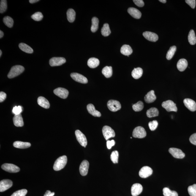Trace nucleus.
<instances>
[{
    "label": "nucleus",
    "instance_id": "3",
    "mask_svg": "<svg viewBox=\"0 0 196 196\" xmlns=\"http://www.w3.org/2000/svg\"><path fill=\"white\" fill-rule=\"evenodd\" d=\"M162 107L165 108L167 112H177L178 110L176 104L172 100H169L162 102Z\"/></svg>",
    "mask_w": 196,
    "mask_h": 196
},
{
    "label": "nucleus",
    "instance_id": "26",
    "mask_svg": "<svg viewBox=\"0 0 196 196\" xmlns=\"http://www.w3.org/2000/svg\"><path fill=\"white\" fill-rule=\"evenodd\" d=\"M121 53L122 54L129 57L133 53V50L130 46L128 45H124L121 47Z\"/></svg>",
    "mask_w": 196,
    "mask_h": 196
},
{
    "label": "nucleus",
    "instance_id": "28",
    "mask_svg": "<svg viewBox=\"0 0 196 196\" xmlns=\"http://www.w3.org/2000/svg\"><path fill=\"white\" fill-rule=\"evenodd\" d=\"M143 70L141 68H134L132 72V77L135 79L140 78L143 75Z\"/></svg>",
    "mask_w": 196,
    "mask_h": 196
},
{
    "label": "nucleus",
    "instance_id": "52",
    "mask_svg": "<svg viewBox=\"0 0 196 196\" xmlns=\"http://www.w3.org/2000/svg\"><path fill=\"white\" fill-rule=\"evenodd\" d=\"M51 192L50 190H47V192H46L45 193L44 196H49L50 195V194H51Z\"/></svg>",
    "mask_w": 196,
    "mask_h": 196
},
{
    "label": "nucleus",
    "instance_id": "39",
    "mask_svg": "<svg viewBox=\"0 0 196 196\" xmlns=\"http://www.w3.org/2000/svg\"><path fill=\"white\" fill-rule=\"evenodd\" d=\"M133 109L135 112H140L143 110L144 107L143 102L141 101H139L137 103L133 105Z\"/></svg>",
    "mask_w": 196,
    "mask_h": 196
},
{
    "label": "nucleus",
    "instance_id": "16",
    "mask_svg": "<svg viewBox=\"0 0 196 196\" xmlns=\"http://www.w3.org/2000/svg\"><path fill=\"white\" fill-rule=\"evenodd\" d=\"M183 103L185 107L190 110L194 112L196 110V103L195 101L190 99H186L183 100Z\"/></svg>",
    "mask_w": 196,
    "mask_h": 196
},
{
    "label": "nucleus",
    "instance_id": "1",
    "mask_svg": "<svg viewBox=\"0 0 196 196\" xmlns=\"http://www.w3.org/2000/svg\"><path fill=\"white\" fill-rule=\"evenodd\" d=\"M67 156H61L56 159L54 164L53 169L58 171L62 169L65 166L67 163Z\"/></svg>",
    "mask_w": 196,
    "mask_h": 196
},
{
    "label": "nucleus",
    "instance_id": "20",
    "mask_svg": "<svg viewBox=\"0 0 196 196\" xmlns=\"http://www.w3.org/2000/svg\"><path fill=\"white\" fill-rule=\"evenodd\" d=\"M156 96L154 94V91L151 90L144 97L145 102L147 103H151L156 100Z\"/></svg>",
    "mask_w": 196,
    "mask_h": 196
},
{
    "label": "nucleus",
    "instance_id": "37",
    "mask_svg": "<svg viewBox=\"0 0 196 196\" xmlns=\"http://www.w3.org/2000/svg\"><path fill=\"white\" fill-rule=\"evenodd\" d=\"M177 47L175 46H173L170 47L169 50L167 52L166 57L168 60H170L173 57L175 51H176Z\"/></svg>",
    "mask_w": 196,
    "mask_h": 196
},
{
    "label": "nucleus",
    "instance_id": "24",
    "mask_svg": "<svg viewBox=\"0 0 196 196\" xmlns=\"http://www.w3.org/2000/svg\"><path fill=\"white\" fill-rule=\"evenodd\" d=\"M13 146L16 148L24 149L29 148L31 146V144L30 143L27 142L17 141L14 142Z\"/></svg>",
    "mask_w": 196,
    "mask_h": 196
},
{
    "label": "nucleus",
    "instance_id": "9",
    "mask_svg": "<svg viewBox=\"0 0 196 196\" xmlns=\"http://www.w3.org/2000/svg\"><path fill=\"white\" fill-rule=\"evenodd\" d=\"M169 152L176 159H182L184 157L185 155L181 149L176 148H170L169 150Z\"/></svg>",
    "mask_w": 196,
    "mask_h": 196
},
{
    "label": "nucleus",
    "instance_id": "14",
    "mask_svg": "<svg viewBox=\"0 0 196 196\" xmlns=\"http://www.w3.org/2000/svg\"><path fill=\"white\" fill-rule=\"evenodd\" d=\"M12 181L9 179H4L0 182V192H4L12 187Z\"/></svg>",
    "mask_w": 196,
    "mask_h": 196
},
{
    "label": "nucleus",
    "instance_id": "19",
    "mask_svg": "<svg viewBox=\"0 0 196 196\" xmlns=\"http://www.w3.org/2000/svg\"><path fill=\"white\" fill-rule=\"evenodd\" d=\"M128 12L131 16L133 18L139 19L141 17L142 14L141 12L137 9L134 8L133 7L129 8L128 9Z\"/></svg>",
    "mask_w": 196,
    "mask_h": 196
},
{
    "label": "nucleus",
    "instance_id": "55",
    "mask_svg": "<svg viewBox=\"0 0 196 196\" xmlns=\"http://www.w3.org/2000/svg\"><path fill=\"white\" fill-rule=\"evenodd\" d=\"M159 1L162 3H164V4L166 2V0H159Z\"/></svg>",
    "mask_w": 196,
    "mask_h": 196
},
{
    "label": "nucleus",
    "instance_id": "18",
    "mask_svg": "<svg viewBox=\"0 0 196 196\" xmlns=\"http://www.w3.org/2000/svg\"><path fill=\"white\" fill-rule=\"evenodd\" d=\"M143 35L147 40L152 42H156L159 39L157 35L151 32H145L143 33Z\"/></svg>",
    "mask_w": 196,
    "mask_h": 196
},
{
    "label": "nucleus",
    "instance_id": "57",
    "mask_svg": "<svg viewBox=\"0 0 196 196\" xmlns=\"http://www.w3.org/2000/svg\"><path fill=\"white\" fill-rule=\"evenodd\" d=\"M1 54H2V52H1V50H0V57L1 56Z\"/></svg>",
    "mask_w": 196,
    "mask_h": 196
},
{
    "label": "nucleus",
    "instance_id": "21",
    "mask_svg": "<svg viewBox=\"0 0 196 196\" xmlns=\"http://www.w3.org/2000/svg\"><path fill=\"white\" fill-rule=\"evenodd\" d=\"M187 60L184 58L180 59L177 64V68L181 72H183L185 70L187 67Z\"/></svg>",
    "mask_w": 196,
    "mask_h": 196
},
{
    "label": "nucleus",
    "instance_id": "44",
    "mask_svg": "<svg viewBox=\"0 0 196 196\" xmlns=\"http://www.w3.org/2000/svg\"><path fill=\"white\" fill-rule=\"evenodd\" d=\"M27 193V190L26 189L20 190L14 193L11 196H26Z\"/></svg>",
    "mask_w": 196,
    "mask_h": 196
},
{
    "label": "nucleus",
    "instance_id": "23",
    "mask_svg": "<svg viewBox=\"0 0 196 196\" xmlns=\"http://www.w3.org/2000/svg\"><path fill=\"white\" fill-rule=\"evenodd\" d=\"M14 125L17 127H22L24 125L22 117L21 114L18 115H15L13 118Z\"/></svg>",
    "mask_w": 196,
    "mask_h": 196
},
{
    "label": "nucleus",
    "instance_id": "27",
    "mask_svg": "<svg viewBox=\"0 0 196 196\" xmlns=\"http://www.w3.org/2000/svg\"><path fill=\"white\" fill-rule=\"evenodd\" d=\"M88 65L91 68H94L99 66V61L97 58H90L88 61Z\"/></svg>",
    "mask_w": 196,
    "mask_h": 196
},
{
    "label": "nucleus",
    "instance_id": "42",
    "mask_svg": "<svg viewBox=\"0 0 196 196\" xmlns=\"http://www.w3.org/2000/svg\"><path fill=\"white\" fill-rule=\"evenodd\" d=\"M7 1L6 0H1L0 4V13H3L7 9Z\"/></svg>",
    "mask_w": 196,
    "mask_h": 196
},
{
    "label": "nucleus",
    "instance_id": "50",
    "mask_svg": "<svg viewBox=\"0 0 196 196\" xmlns=\"http://www.w3.org/2000/svg\"><path fill=\"white\" fill-rule=\"evenodd\" d=\"M115 144V141L114 140L111 141H107V148L109 149H111L112 147L114 146Z\"/></svg>",
    "mask_w": 196,
    "mask_h": 196
},
{
    "label": "nucleus",
    "instance_id": "29",
    "mask_svg": "<svg viewBox=\"0 0 196 196\" xmlns=\"http://www.w3.org/2000/svg\"><path fill=\"white\" fill-rule=\"evenodd\" d=\"M67 18L69 22L72 23L75 21L76 12L74 9H68L67 12Z\"/></svg>",
    "mask_w": 196,
    "mask_h": 196
},
{
    "label": "nucleus",
    "instance_id": "47",
    "mask_svg": "<svg viewBox=\"0 0 196 196\" xmlns=\"http://www.w3.org/2000/svg\"><path fill=\"white\" fill-rule=\"evenodd\" d=\"M186 2L190 6L192 9H194L195 7L196 1L195 0H186Z\"/></svg>",
    "mask_w": 196,
    "mask_h": 196
},
{
    "label": "nucleus",
    "instance_id": "49",
    "mask_svg": "<svg viewBox=\"0 0 196 196\" xmlns=\"http://www.w3.org/2000/svg\"><path fill=\"white\" fill-rule=\"evenodd\" d=\"M189 140L191 143L196 146V133H194L191 136Z\"/></svg>",
    "mask_w": 196,
    "mask_h": 196
},
{
    "label": "nucleus",
    "instance_id": "43",
    "mask_svg": "<svg viewBox=\"0 0 196 196\" xmlns=\"http://www.w3.org/2000/svg\"><path fill=\"white\" fill-rule=\"evenodd\" d=\"M188 191L190 196H196V184L189 186L188 188Z\"/></svg>",
    "mask_w": 196,
    "mask_h": 196
},
{
    "label": "nucleus",
    "instance_id": "46",
    "mask_svg": "<svg viewBox=\"0 0 196 196\" xmlns=\"http://www.w3.org/2000/svg\"><path fill=\"white\" fill-rule=\"evenodd\" d=\"M22 111V107L20 106H19L18 107L15 106L14 107L13 110H12V112L15 115L20 114Z\"/></svg>",
    "mask_w": 196,
    "mask_h": 196
},
{
    "label": "nucleus",
    "instance_id": "12",
    "mask_svg": "<svg viewBox=\"0 0 196 196\" xmlns=\"http://www.w3.org/2000/svg\"><path fill=\"white\" fill-rule=\"evenodd\" d=\"M71 76L73 79L76 81L79 82L82 84H86L88 83V80L86 77H85L81 74L77 73H73L71 74Z\"/></svg>",
    "mask_w": 196,
    "mask_h": 196
},
{
    "label": "nucleus",
    "instance_id": "51",
    "mask_svg": "<svg viewBox=\"0 0 196 196\" xmlns=\"http://www.w3.org/2000/svg\"><path fill=\"white\" fill-rule=\"evenodd\" d=\"M6 94L3 92H0V102H4V101L6 99Z\"/></svg>",
    "mask_w": 196,
    "mask_h": 196
},
{
    "label": "nucleus",
    "instance_id": "4",
    "mask_svg": "<svg viewBox=\"0 0 196 196\" xmlns=\"http://www.w3.org/2000/svg\"><path fill=\"white\" fill-rule=\"evenodd\" d=\"M146 135V132L145 129L141 126H138L134 129L133 132V136L134 138H143Z\"/></svg>",
    "mask_w": 196,
    "mask_h": 196
},
{
    "label": "nucleus",
    "instance_id": "8",
    "mask_svg": "<svg viewBox=\"0 0 196 196\" xmlns=\"http://www.w3.org/2000/svg\"><path fill=\"white\" fill-rule=\"evenodd\" d=\"M1 169L9 173H16L20 171V168L17 166L11 164H4L1 166Z\"/></svg>",
    "mask_w": 196,
    "mask_h": 196
},
{
    "label": "nucleus",
    "instance_id": "10",
    "mask_svg": "<svg viewBox=\"0 0 196 196\" xmlns=\"http://www.w3.org/2000/svg\"><path fill=\"white\" fill-rule=\"evenodd\" d=\"M65 58L62 57H54L50 59L49 61L51 67L61 66L66 62Z\"/></svg>",
    "mask_w": 196,
    "mask_h": 196
},
{
    "label": "nucleus",
    "instance_id": "36",
    "mask_svg": "<svg viewBox=\"0 0 196 196\" xmlns=\"http://www.w3.org/2000/svg\"><path fill=\"white\" fill-rule=\"evenodd\" d=\"M163 192L164 196H178L177 192L171 190L168 188H164Z\"/></svg>",
    "mask_w": 196,
    "mask_h": 196
},
{
    "label": "nucleus",
    "instance_id": "2",
    "mask_svg": "<svg viewBox=\"0 0 196 196\" xmlns=\"http://www.w3.org/2000/svg\"><path fill=\"white\" fill-rule=\"evenodd\" d=\"M24 70V68L23 66L20 65H16L13 66L11 68L7 76L9 79L13 78L23 73Z\"/></svg>",
    "mask_w": 196,
    "mask_h": 196
},
{
    "label": "nucleus",
    "instance_id": "32",
    "mask_svg": "<svg viewBox=\"0 0 196 196\" xmlns=\"http://www.w3.org/2000/svg\"><path fill=\"white\" fill-rule=\"evenodd\" d=\"M102 74L107 78L111 77L113 74L112 68L111 66H106L103 68L102 71Z\"/></svg>",
    "mask_w": 196,
    "mask_h": 196
},
{
    "label": "nucleus",
    "instance_id": "17",
    "mask_svg": "<svg viewBox=\"0 0 196 196\" xmlns=\"http://www.w3.org/2000/svg\"><path fill=\"white\" fill-rule=\"evenodd\" d=\"M89 167V163L87 160H84L81 162L80 166V172L82 176H84L87 175L88 173Z\"/></svg>",
    "mask_w": 196,
    "mask_h": 196
},
{
    "label": "nucleus",
    "instance_id": "33",
    "mask_svg": "<svg viewBox=\"0 0 196 196\" xmlns=\"http://www.w3.org/2000/svg\"><path fill=\"white\" fill-rule=\"evenodd\" d=\"M91 31L92 32H96L99 28V20L97 18L94 17L92 19Z\"/></svg>",
    "mask_w": 196,
    "mask_h": 196
},
{
    "label": "nucleus",
    "instance_id": "34",
    "mask_svg": "<svg viewBox=\"0 0 196 196\" xmlns=\"http://www.w3.org/2000/svg\"><path fill=\"white\" fill-rule=\"evenodd\" d=\"M188 41L191 45H195L196 43V37L195 32L193 30H191L188 35Z\"/></svg>",
    "mask_w": 196,
    "mask_h": 196
},
{
    "label": "nucleus",
    "instance_id": "56",
    "mask_svg": "<svg viewBox=\"0 0 196 196\" xmlns=\"http://www.w3.org/2000/svg\"><path fill=\"white\" fill-rule=\"evenodd\" d=\"M55 195V192H52L51 193V194H50L49 196H53Z\"/></svg>",
    "mask_w": 196,
    "mask_h": 196
},
{
    "label": "nucleus",
    "instance_id": "11",
    "mask_svg": "<svg viewBox=\"0 0 196 196\" xmlns=\"http://www.w3.org/2000/svg\"><path fill=\"white\" fill-rule=\"evenodd\" d=\"M153 170L151 168L148 166H145L141 169L139 175L141 177L145 178L151 176Z\"/></svg>",
    "mask_w": 196,
    "mask_h": 196
},
{
    "label": "nucleus",
    "instance_id": "38",
    "mask_svg": "<svg viewBox=\"0 0 196 196\" xmlns=\"http://www.w3.org/2000/svg\"><path fill=\"white\" fill-rule=\"evenodd\" d=\"M3 22L4 24L9 28H12L13 26L14 20L10 17L9 16L4 17L3 19Z\"/></svg>",
    "mask_w": 196,
    "mask_h": 196
},
{
    "label": "nucleus",
    "instance_id": "22",
    "mask_svg": "<svg viewBox=\"0 0 196 196\" xmlns=\"http://www.w3.org/2000/svg\"><path fill=\"white\" fill-rule=\"evenodd\" d=\"M88 112L94 117H100L102 116L101 113L99 111L96 110L94 105L92 104H89L87 106Z\"/></svg>",
    "mask_w": 196,
    "mask_h": 196
},
{
    "label": "nucleus",
    "instance_id": "5",
    "mask_svg": "<svg viewBox=\"0 0 196 196\" xmlns=\"http://www.w3.org/2000/svg\"><path fill=\"white\" fill-rule=\"evenodd\" d=\"M102 132L104 138L106 140L115 136V133L114 130L110 126H104L102 128Z\"/></svg>",
    "mask_w": 196,
    "mask_h": 196
},
{
    "label": "nucleus",
    "instance_id": "40",
    "mask_svg": "<svg viewBox=\"0 0 196 196\" xmlns=\"http://www.w3.org/2000/svg\"><path fill=\"white\" fill-rule=\"evenodd\" d=\"M119 153L117 151H114L110 155V159L114 164H117L118 163Z\"/></svg>",
    "mask_w": 196,
    "mask_h": 196
},
{
    "label": "nucleus",
    "instance_id": "7",
    "mask_svg": "<svg viewBox=\"0 0 196 196\" xmlns=\"http://www.w3.org/2000/svg\"><path fill=\"white\" fill-rule=\"evenodd\" d=\"M107 106L110 111L116 112L120 110L121 108V104L118 101L115 100H110L107 103Z\"/></svg>",
    "mask_w": 196,
    "mask_h": 196
},
{
    "label": "nucleus",
    "instance_id": "45",
    "mask_svg": "<svg viewBox=\"0 0 196 196\" xmlns=\"http://www.w3.org/2000/svg\"><path fill=\"white\" fill-rule=\"evenodd\" d=\"M148 126L151 130L154 131L157 128L158 125V122L156 120H154L151 122H150L148 123Z\"/></svg>",
    "mask_w": 196,
    "mask_h": 196
},
{
    "label": "nucleus",
    "instance_id": "35",
    "mask_svg": "<svg viewBox=\"0 0 196 196\" xmlns=\"http://www.w3.org/2000/svg\"><path fill=\"white\" fill-rule=\"evenodd\" d=\"M110 26L107 23L104 24L102 30H101V33L102 35L104 36H107L110 35L111 34Z\"/></svg>",
    "mask_w": 196,
    "mask_h": 196
},
{
    "label": "nucleus",
    "instance_id": "41",
    "mask_svg": "<svg viewBox=\"0 0 196 196\" xmlns=\"http://www.w3.org/2000/svg\"><path fill=\"white\" fill-rule=\"evenodd\" d=\"M31 18L36 21H40L42 20L43 16L41 12H38L32 15Z\"/></svg>",
    "mask_w": 196,
    "mask_h": 196
},
{
    "label": "nucleus",
    "instance_id": "54",
    "mask_svg": "<svg viewBox=\"0 0 196 196\" xmlns=\"http://www.w3.org/2000/svg\"><path fill=\"white\" fill-rule=\"evenodd\" d=\"M4 35V33L2 31H0V38H1Z\"/></svg>",
    "mask_w": 196,
    "mask_h": 196
},
{
    "label": "nucleus",
    "instance_id": "53",
    "mask_svg": "<svg viewBox=\"0 0 196 196\" xmlns=\"http://www.w3.org/2000/svg\"><path fill=\"white\" fill-rule=\"evenodd\" d=\"M39 1V0H30L29 2L31 4H32L37 2Z\"/></svg>",
    "mask_w": 196,
    "mask_h": 196
},
{
    "label": "nucleus",
    "instance_id": "31",
    "mask_svg": "<svg viewBox=\"0 0 196 196\" xmlns=\"http://www.w3.org/2000/svg\"><path fill=\"white\" fill-rule=\"evenodd\" d=\"M19 48L22 51L28 53H32L34 52L33 49L29 45L24 43H20L19 45Z\"/></svg>",
    "mask_w": 196,
    "mask_h": 196
},
{
    "label": "nucleus",
    "instance_id": "13",
    "mask_svg": "<svg viewBox=\"0 0 196 196\" xmlns=\"http://www.w3.org/2000/svg\"><path fill=\"white\" fill-rule=\"evenodd\" d=\"M53 92L55 95L61 99H66L69 94V92L64 88H58L54 90Z\"/></svg>",
    "mask_w": 196,
    "mask_h": 196
},
{
    "label": "nucleus",
    "instance_id": "30",
    "mask_svg": "<svg viewBox=\"0 0 196 196\" xmlns=\"http://www.w3.org/2000/svg\"><path fill=\"white\" fill-rule=\"evenodd\" d=\"M159 111L156 107H151L147 110L146 115L148 118L158 116L159 115Z\"/></svg>",
    "mask_w": 196,
    "mask_h": 196
},
{
    "label": "nucleus",
    "instance_id": "48",
    "mask_svg": "<svg viewBox=\"0 0 196 196\" xmlns=\"http://www.w3.org/2000/svg\"><path fill=\"white\" fill-rule=\"evenodd\" d=\"M133 1L139 7H143L144 6V3L143 0H133Z\"/></svg>",
    "mask_w": 196,
    "mask_h": 196
},
{
    "label": "nucleus",
    "instance_id": "15",
    "mask_svg": "<svg viewBox=\"0 0 196 196\" xmlns=\"http://www.w3.org/2000/svg\"><path fill=\"white\" fill-rule=\"evenodd\" d=\"M143 190V187L140 183H135L133 185L131 188V194L133 196H137L141 193Z\"/></svg>",
    "mask_w": 196,
    "mask_h": 196
},
{
    "label": "nucleus",
    "instance_id": "6",
    "mask_svg": "<svg viewBox=\"0 0 196 196\" xmlns=\"http://www.w3.org/2000/svg\"><path fill=\"white\" fill-rule=\"evenodd\" d=\"M75 134L77 141L82 146L86 148L87 145V141L84 134L78 130H76Z\"/></svg>",
    "mask_w": 196,
    "mask_h": 196
},
{
    "label": "nucleus",
    "instance_id": "25",
    "mask_svg": "<svg viewBox=\"0 0 196 196\" xmlns=\"http://www.w3.org/2000/svg\"><path fill=\"white\" fill-rule=\"evenodd\" d=\"M37 103L39 105L45 109H48L50 104L48 100L43 97H39L37 99Z\"/></svg>",
    "mask_w": 196,
    "mask_h": 196
}]
</instances>
